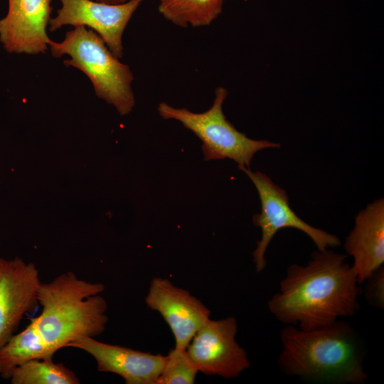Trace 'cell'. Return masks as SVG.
Instances as JSON below:
<instances>
[{"instance_id": "13", "label": "cell", "mask_w": 384, "mask_h": 384, "mask_svg": "<svg viewBox=\"0 0 384 384\" xmlns=\"http://www.w3.org/2000/svg\"><path fill=\"white\" fill-rule=\"evenodd\" d=\"M344 248L353 259L352 268L361 285L384 263V199L369 203L356 217Z\"/></svg>"}, {"instance_id": "19", "label": "cell", "mask_w": 384, "mask_h": 384, "mask_svg": "<svg viewBox=\"0 0 384 384\" xmlns=\"http://www.w3.org/2000/svg\"><path fill=\"white\" fill-rule=\"evenodd\" d=\"M97 2H102L109 4H119L129 1V0H93Z\"/></svg>"}, {"instance_id": "18", "label": "cell", "mask_w": 384, "mask_h": 384, "mask_svg": "<svg viewBox=\"0 0 384 384\" xmlns=\"http://www.w3.org/2000/svg\"><path fill=\"white\" fill-rule=\"evenodd\" d=\"M366 286L362 292L370 305L375 308H384V267L375 270L366 280Z\"/></svg>"}, {"instance_id": "16", "label": "cell", "mask_w": 384, "mask_h": 384, "mask_svg": "<svg viewBox=\"0 0 384 384\" xmlns=\"http://www.w3.org/2000/svg\"><path fill=\"white\" fill-rule=\"evenodd\" d=\"M12 384H78L75 373L52 358L31 360L15 368L10 378Z\"/></svg>"}, {"instance_id": "12", "label": "cell", "mask_w": 384, "mask_h": 384, "mask_svg": "<svg viewBox=\"0 0 384 384\" xmlns=\"http://www.w3.org/2000/svg\"><path fill=\"white\" fill-rule=\"evenodd\" d=\"M68 347L91 355L98 371L115 373L127 384H156L166 359V356L105 343L89 336L71 341Z\"/></svg>"}, {"instance_id": "8", "label": "cell", "mask_w": 384, "mask_h": 384, "mask_svg": "<svg viewBox=\"0 0 384 384\" xmlns=\"http://www.w3.org/2000/svg\"><path fill=\"white\" fill-rule=\"evenodd\" d=\"M59 1L61 7L48 23L50 32L68 25L89 27L103 39L113 55L119 59L124 54V31L134 12L145 0H129L119 4L93 0Z\"/></svg>"}, {"instance_id": "7", "label": "cell", "mask_w": 384, "mask_h": 384, "mask_svg": "<svg viewBox=\"0 0 384 384\" xmlns=\"http://www.w3.org/2000/svg\"><path fill=\"white\" fill-rule=\"evenodd\" d=\"M237 332L233 316L203 324L186 349L198 372L230 379L250 367L245 350L236 341Z\"/></svg>"}, {"instance_id": "10", "label": "cell", "mask_w": 384, "mask_h": 384, "mask_svg": "<svg viewBox=\"0 0 384 384\" xmlns=\"http://www.w3.org/2000/svg\"><path fill=\"white\" fill-rule=\"evenodd\" d=\"M145 302L167 323L178 350H186L198 330L210 319V310L201 300L166 278L151 280Z\"/></svg>"}, {"instance_id": "9", "label": "cell", "mask_w": 384, "mask_h": 384, "mask_svg": "<svg viewBox=\"0 0 384 384\" xmlns=\"http://www.w3.org/2000/svg\"><path fill=\"white\" fill-rule=\"evenodd\" d=\"M39 272L21 257H0V347L14 334L23 316L38 306Z\"/></svg>"}, {"instance_id": "1", "label": "cell", "mask_w": 384, "mask_h": 384, "mask_svg": "<svg viewBox=\"0 0 384 384\" xmlns=\"http://www.w3.org/2000/svg\"><path fill=\"white\" fill-rule=\"evenodd\" d=\"M346 255L315 251L305 265L292 264L267 302L271 314L302 329L326 326L359 310L362 288Z\"/></svg>"}, {"instance_id": "14", "label": "cell", "mask_w": 384, "mask_h": 384, "mask_svg": "<svg viewBox=\"0 0 384 384\" xmlns=\"http://www.w3.org/2000/svg\"><path fill=\"white\" fill-rule=\"evenodd\" d=\"M55 353L30 319L29 324L22 331L14 334L0 347V377L10 380L17 367L31 360L53 358Z\"/></svg>"}, {"instance_id": "6", "label": "cell", "mask_w": 384, "mask_h": 384, "mask_svg": "<svg viewBox=\"0 0 384 384\" xmlns=\"http://www.w3.org/2000/svg\"><path fill=\"white\" fill-rule=\"evenodd\" d=\"M254 183L260 200L261 210L252 216L254 225L261 230V238L252 252L257 272L263 271L267 265L265 252L275 235L281 229L290 228L302 231L314 242L318 250L341 245L339 238L325 230L315 228L301 219L292 209L285 190L275 184L260 171L253 172L250 168L240 169Z\"/></svg>"}, {"instance_id": "3", "label": "cell", "mask_w": 384, "mask_h": 384, "mask_svg": "<svg viewBox=\"0 0 384 384\" xmlns=\"http://www.w3.org/2000/svg\"><path fill=\"white\" fill-rule=\"evenodd\" d=\"M101 283L79 279L74 272H64L38 290L39 316L31 318L46 342L56 352L80 337H95L108 321L107 304L100 295Z\"/></svg>"}, {"instance_id": "17", "label": "cell", "mask_w": 384, "mask_h": 384, "mask_svg": "<svg viewBox=\"0 0 384 384\" xmlns=\"http://www.w3.org/2000/svg\"><path fill=\"white\" fill-rule=\"evenodd\" d=\"M198 373L186 351L174 348L166 356L156 384H193Z\"/></svg>"}, {"instance_id": "20", "label": "cell", "mask_w": 384, "mask_h": 384, "mask_svg": "<svg viewBox=\"0 0 384 384\" xmlns=\"http://www.w3.org/2000/svg\"><path fill=\"white\" fill-rule=\"evenodd\" d=\"M222 1L224 2L225 1H227V0H222Z\"/></svg>"}, {"instance_id": "2", "label": "cell", "mask_w": 384, "mask_h": 384, "mask_svg": "<svg viewBox=\"0 0 384 384\" xmlns=\"http://www.w3.org/2000/svg\"><path fill=\"white\" fill-rule=\"evenodd\" d=\"M280 341L277 364L284 375L323 384H363L368 377L363 341L347 321L307 330L287 325Z\"/></svg>"}, {"instance_id": "4", "label": "cell", "mask_w": 384, "mask_h": 384, "mask_svg": "<svg viewBox=\"0 0 384 384\" xmlns=\"http://www.w3.org/2000/svg\"><path fill=\"white\" fill-rule=\"evenodd\" d=\"M53 56L68 55L65 66L74 67L90 79L95 95L115 107L121 115L130 113L135 105L132 84L134 75L108 48L103 39L92 29L77 26L65 33L60 42L50 40Z\"/></svg>"}, {"instance_id": "15", "label": "cell", "mask_w": 384, "mask_h": 384, "mask_svg": "<svg viewBox=\"0 0 384 384\" xmlns=\"http://www.w3.org/2000/svg\"><path fill=\"white\" fill-rule=\"evenodd\" d=\"M222 0H159L158 11L181 28L210 26L223 12Z\"/></svg>"}, {"instance_id": "5", "label": "cell", "mask_w": 384, "mask_h": 384, "mask_svg": "<svg viewBox=\"0 0 384 384\" xmlns=\"http://www.w3.org/2000/svg\"><path fill=\"white\" fill-rule=\"evenodd\" d=\"M228 95L224 87H216L211 107L203 112L174 107L165 102L159 104L157 110L163 119L180 122L201 139L204 160L230 159L238 164L240 170L250 168L257 151L279 148L280 144L265 139H252L239 132L226 119L223 111Z\"/></svg>"}, {"instance_id": "11", "label": "cell", "mask_w": 384, "mask_h": 384, "mask_svg": "<svg viewBox=\"0 0 384 384\" xmlns=\"http://www.w3.org/2000/svg\"><path fill=\"white\" fill-rule=\"evenodd\" d=\"M52 0H8V11L0 19V42L11 53H45Z\"/></svg>"}]
</instances>
